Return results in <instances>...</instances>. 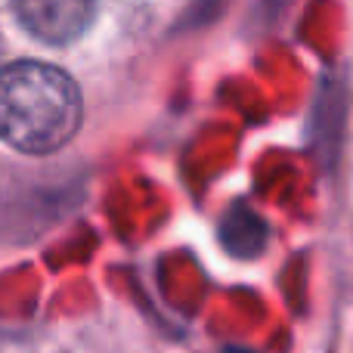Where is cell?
Masks as SVG:
<instances>
[{
	"mask_svg": "<svg viewBox=\"0 0 353 353\" xmlns=\"http://www.w3.org/2000/svg\"><path fill=\"white\" fill-rule=\"evenodd\" d=\"M19 22L47 43H72L87 31L97 0H12Z\"/></svg>",
	"mask_w": 353,
	"mask_h": 353,
	"instance_id": "cell-2",
	"label": "cell"
},
{
	"mask_svg": "<svg viewBox=\"0 0 353 353\" xmlns=\"http://www.w3.org/2000/svg\"><path fill=\"white\" fill-rule=\"evenodd\" d=\"M81 128L78 84L47 62L0 68V137L28 155L62 149Z\"/></svg>",
	"mask_w": 353,
	"mask_h": 353,
	"instance_id": "cell-1",
	"label": "cell"
}]
</instances>
